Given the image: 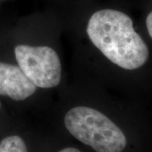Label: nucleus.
<instances>
[{
  "mask_svg": "<svg viewBox=\"0 0 152 152\" xmlns=\"http://www.w3.org/2000/svg\"><path fill=\"white\" fill-rule=\"evenodd\" d=\"M58 152H81L80 151H79L76 148H73V147H68V148H64L63 150H61Z\"/></svg>",
  "mask_w": 152,
  "mask_h": 152,
  "instance_id": "obj_7",
  "label": "nucleus"
},
{
  "mask_svg": "<svg viewBox=\"0 0 152 152\" xmlns=\"http://www.w3.org/2000/svg\"><path fill=\"white\" fill-rule=\"evenodd\" d=\"M37 86L20 67L0 62V95L15 101H23L32 96Z\"/></svg>",
  "mask_w": 152,
  "mask_h": 152,
  "instance_id": "obj_4",
  "label": "nucleus"
},
{
  "mask_svg": "<svg viewBox=\"0 0 152 152\" xmlns=\"http://www.w3.org/2000/svg\"><path fill=\"white\" fill-rule=\"evenodd\" d=\"M15 54L19 67L36 86L48 89L59 85L62 68L54 49L46 46L19 45Z\"/></svg>",
  "mask_w": 152,
  "mask_h": 152,
  "instance_id": "obj_3",
  "label": "nucleus"
},
{
  "mask_svg": "<svg viewBox=\"0 0 152 152\" xmlns=\"http://www.w3.org/2000/svg\"><path fill=\"white\" fill-rule=\"evenodd\" d=\"M66 129L78 140L96 152H122L127 138L117 124L96 109L79 106L64 117Z\"/></svg>",
  "mask_w": 152,
  "mask_h": 152,
  "instance_id": "obj_2",
  "label": "nucleus"
},
{
  "mask_svg": "<svg viewBox=\"0 0 152 152\" xmlns=\"http://www.w3.org/2000/svg\"><path fill=\"white\" fill-rule=\"evenodd\" d=\"M145 25H146L147 31L149 33V36L152 39V11H151L147 15Z\"/></svg>",
  "mask_w": 152,
  "mask_h": 152,
  "instance_id": "obj_6",
  "label": "nucleus"
},
{
  "mask_svg": "<svg viewBox=\"0 0 152 152\" xmlns=\"http://www.w3.org/2000/svg\"><path fill=\"white\" fill-rule=\"evenodd\" d=\"M90 40L114 64L128 71L141 69L150 58V49L134 27L130 17L115 10H102L90 18Z\"/></svg>",
  "mask_w": 152,
  "mask_h": 152,
  "instance_id": "obj_1",
  "label": "nucleus"
},
{
  "mask_svg": "<svg viewBox=\"0 0 152 152\" xmlns=\"http://www.w3.org/2000/svg\"><path fill=\"white\" fill-rule=\"evenodd\" d=\"M0 152H28V150L21 137L11 135L0 141Z\"/></svg>",
  "mask_w": 152,
  "mask_h": 152,
  "instance_id": "obj_5",
  "label": "nucleus"
}]
</instances>
